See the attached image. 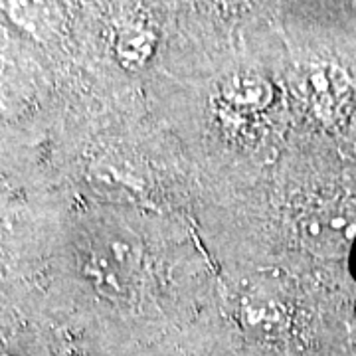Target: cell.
I'll list each match as a JSON object with an SVG mask.
<instances>
[{"label":"cell","instance_id":"1","mask_svg":"<svg viewBox=\"0 0 356 356\" xmlns=\"http://www.w3.org/2000/svg\"><path fill=\"white\" fill-rule=\"evenodd\" d=\"M226 103L234 109H261L271 99V89L261 77H232L222 89Z\"/></svg>","mask_w":356,"mask_h":356},{"label":"cell","instance_id":"2","mask_svg":"<svg viewBox=\"0 0 356 356\" xmlns=\"http://www.w3.org/2000/svg\"><path fill=\"white\" fill-rule=\"evenodd\" d=\"M305 224H309V238L317 240L325 248L346 242V238L356 229L353 220L343 212H321L309 218Z\"/></svg>","mask_w":356,"mask_h":356},{"label":"cell","instance_id":"3","mask_svg":"<svg viewBox=\"0 0 356 356\" xmlns=\"http://www.w3.org/2000/svg\"><path fill=\"white\" fill-rule=\"evenodd\" d=\"M119 48L121 54L127 58V62H143L151 50V36L143 28L127 30V36L121 40Z\"/></svg>","mask_w":356,"mask_h":356},{"label":"cell","instance_id":"4","mask_svg":"<svg viewBox=\"0 0 356 356\" xmlns=\"http://www.w3.org/2000/svg\"><path fill=\"white\" fill-rule=\"evenodd\" d=\"M353 264H355V271H356V245H355V257H353Z\"/></svg>","mask_w":356,"mask_h":356},{"label":"cell","instance_id":"5","mask_svg":"<svg viewBox=\"0 0 356 356\" xmlns=\"http://www.w3.org/2000/svg\"><path fill=\"white\" fill-rule=\"evenodd\" d=\"M220 2H234V0H220Z\"/></svg>","mask_w":356,"mask_h":356}]
</instances>
